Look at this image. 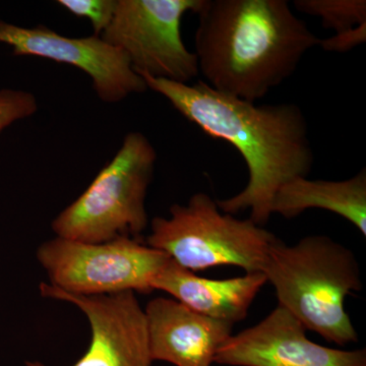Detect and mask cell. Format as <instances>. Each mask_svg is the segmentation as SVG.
<instances>
[{
  "label": "cell",
  "mask_w": 366,
  "mask_h": 366,
  "mask_svg": "<svg viewBox=\"0 0 366 366\" xmlns=\"http://www.w3.org/2000/svg\"><path fill=\"white\" fill-rule=\"evenodd\" d=\"M189 122L239 152L249 182L232 197L216 199L223 213L249 209V219L264 227L274 197L284 184L307 177L315 156L305 115L295 103L255 105L214 90L199 79L194 85L141 76Z\"/></svg>",
  "instance_id": "1"
},
{
  "label": "cell",
  "mask_w": 366,
  "mask_h": 366,
  "mask_svg": "<svg viewBox=\"0 0 366 366\" xmlns=\"http://www.w3.org/2000/svg\"><path fill=\"white\" fill-rule=\"evenodd\" d=\"M199 74L214 90L255 103L290 78L320 38L286 0H203Z\"/></svg>",
  "instance_id": "2"
},
{
  "label": "cell",
  "mask_w": 366,
  "mask_h": 366,
  "mask_svg": "<svg viewBox=\"0 0 366 366\" xmlns=\"http://www.w3.org/2000/svg\"><path fill=\"white\" fill-rule=\"evenodd\" d=\"M285 308L307 331L338 346L358 342L345 310L347 296L362 289L355 254L326 235L287 245L277 238L262 269Z\"/></svg>",
  "instance_id": "3"
},
{
  "label": "cell",
  "mask_w": 366,
  "mask_h": 366,
  "mask_svg": "<svg viewBox=\"0 0 366 366\" xmlns=\"http://www.w3.org/2000/svg\"><path fill=\"white\" fill-rule=\"evenodd\" d=\"M157 153L142 132L125 136L117 155L88 189L55 217V235L76 242L101 243L120 237L141 240L149 225L146 197Z\"/></svg>",
  "instance_id": "4"
},
{
  "label": "cell",
  "mask_w": 366,
  "mask_h": 366,
  "mask_svg": "<svg viewBox=\"0 0 366 366\" xmlns=\"http://www.w3.org/2000/svg\"><path fill=\"white\" fill-rule=\"evenodd\" d=\"M274 233L250 219L223 213L208 194L197 192L187 204L170 207L169 217H155L146 244L189 271L233 266L262 272Z\"/></svg>",
  "instance_id": "5"
},
{
  "label": "cell",
  "mask_w": 366,
  "mask_h": 366,
  "mask_svg": "<svg viewBox=\"0 0 366 366\" xmlns=\"http://www.w3.org/2000/svg\"><path fill=\"white\" fill-rule=\"evenodd\" d=\"M48 284L69 295L153 292L152 283L170 259L141 240L120 237L89 243L55 236L36 252Z\"/></svg>",
  "instance_id": "6"
},
{
  "label": "cell",
  "mask_w": 366,
  "mask_h": 366,
  "mask_svg": "<svg viewBox=\"0 0 366 366\" xmlns=\"http://www.w3.org/2000/svg\"><path fill=\"white\" fill-rule=\"evenodd\" d=\"M203 0H117L103 40L127 55L139 76L189 84L199 76L194 52L182 36V21Z\"/></svg>",
  "instance_id": "7"
},
{
  "label": "cell",
  "mask_w": 366,
  "mask_h": 366,
  "mask_svg": "<svg viewBox=\"0 0 366 366\" xmlns=\"http://www.w3.org/2000/svg\"><path fill=\"white\" fill-rule=\"evenodd\" d=\"M0 43L11 46L19 56L42 57L76 67L90 76L94 91L104 103H119L148 90L127 55L100 36L66 37L43 25L24 28L0 21Z\"/></svg>",
  "instance_id": "8"
},
{
  "label": "cell",
  "mask_w": 366,
  "mask_h": 366,
  "mask_svg": "<svg viewBox=\"0 0 366 366\" xmlns=\"http://www.w3.org/2000/svg\"><path fill=\"white\" fill-rule=\"evenodd\" d=\"M39 290L43 297L76 305L89 320L90 345L72 366H152L146 314L136 293L74 295L46 282L40 284ZM26 366L47 365L26 361Z\"/></svg>",
  "instance_id": "9"
},
{
  "label": "cell",
  "mask_w": 366,
  "mask_h": 366,
  "mask_svg": "<svg viewBox=\"0 0 366 366\" xmlns=\"http://www.w3.org/2000/svg\"><path fill=\"white\" fill-rule=\"evenodd\" d=\"M285 308L277 307L262 322L231 335L215 363L227 366H366L365 349L344 350L320 345Z\"/></svg>",
  "instance_id": "10"
},
{
  "label": "cell",
  "mask_w": 366,
  "mask_h": 366,
  "mask_svg": "<svg viewBox=\"0 0 366 366\" xmlns=\"http://www.w3.org/2000/svg\"><path fill=\"white\" fill-rule=\"evenodd\" d=\"M144 310L152 360L175 366L213 365L234 327L197 314L173 298H154Z\"/></svg>",
  "instance_id": "11"
},
{
  "label": "cell",
  "mask_w": 366,
  "mask_h": 366,
  "mask_svg": "<svg viewBox=\"0 0 366 366\" xmlns=\"http://www.w3.org/2000/svg\"><path fill=\"white\" fill-rule=\"evenodd\" d=\"M267 283L262 272L229 279L204 278L169 259L154 279L152 288L167 293L197 314L235 325L247 317Z\"/></svg>",
  "instance_id": "12"
},
{
  "label": "cell",
  "mask_w": 366,
  "mask_h": 366,
  "mask_svg": "<svg viewBox=\"0 0 366 366\" xmlns=\"http://www.w3.org/2000/svg\"><path fill=\"white\" fill-rule=\"evenodd\" d=\"M310 209H326L346 219L366 236V170L341 182L298 177L279 189L272 214L293 219Z\"/></svg>",
  "instance_id": "13"
},
{
  "label": "cell",
  "mask_w": 366,
  "mask_h": 366,
  "mask_svg": "<svg viewBox=\"0 0 366 366\" xmlns=\"http://www.w3.org/2000/svg\"><path fill=\"white\" fill-rule=\"evenodd\" d=\"M293 6L300 13L320 18L335 34L366 24L365 0H295Z\"/></svg>",
  "instance_id": "14"
},
{
  "label": "cell",
  "mask_w": 366,
  "mask_h": 366,
  "mask_svg": "<svg viewBox=\"0 0 366 366\" xmlns=\"http://www.w3.org/2000/svg\"><path fill=\"white\" fill-rule=\"evenodd\" d=\"M57 4L74 16L90 21L95 36L108 28L117 7V0H59Z\"/></svg>",
  "instance_id": "15"
},
{
  "label": "cell",
  "mask_w": 366,
  "mask_h": 366,
  "mask_svg": "<svg viewBox=\"0 0 366 366\" xmlns=\"http://www.w3.org/2000/svg\"><path fill=\"white\" fill-rule=\"evenodd\" d=\"M37 110V99L34 94L2 89L0 90V134L14 122L32 117Z\"/></svg>",
  "instance_id": "16"
},
{
  "label": "cell",
  "mask_w": 366,
  "mask_h": 366,
  "mask_svg": "<svg viewBox=\"0 0 366 366\" xmlns=\"http://www.w3.org/2000/svg\"><path fill=\"white\" fill-rule=\"evenodd\" d=\"M365 41L366 24H363L346 32L335 34L327 39H320L319 46L326 51L346 53L365 44Z\"/></svg>",
  "instance_id": "17"
}]
</instances>
